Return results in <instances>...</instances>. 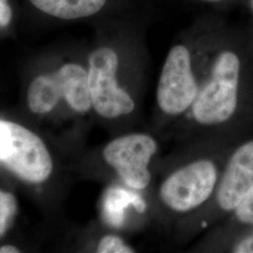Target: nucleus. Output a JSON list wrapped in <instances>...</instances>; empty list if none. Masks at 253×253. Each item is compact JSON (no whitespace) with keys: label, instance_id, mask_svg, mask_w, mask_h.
<instances>
[{"label":"nucleus","instance_id":"8","mask_svg":"<svg viewBox=\"0 0 253 253\" xmlns=\"http://www.w3.org/2000/svg\"><path fill=\"white\" fill-rule=\"evenodd\" d=\"M64 98L72 108L84 114L92 107L88 72L78 64L64 65L56 73Z\"/></svg>","mask_w":253,"mask_h":253},{"label":"nucleus","instance_id":"2","mask_svg":"<svg viewBox=\"0 0 253 253\" xmlns=\"http://www.w3.org/2000/svg\"><path fill=\"white\" fill-rule=\"evenodd\" d=\"M240 70L237 54L231 51L218 54L209 76L200 85L189 114L182 121L190 129V137L210 141L212 131L234 118L238 107Z\"/></svg>","mask_w":253,"mask_h":253},{"label":"nucleus","instance_id":"11","mask_svg":"<svg viewBox=\"0 0 253 253\" xmlns=\"http://www.w3.org/2000/svg\"><path fill=\"white\" fill-rule=\"evenodd\" d=\"M135 247L128 244L126 240L118 235H104L98 243L97 253H134Z\"/></svg>","mask_w":253,"mask_h":253},{"label":"nucleus","instance_id":"13","mask_svg":"<svg viewBox=\"0 0 253 253\" xmlns=\"http://www.w3.org/2000/svg\"><path fill=\"white\" fill-rule=\"evenodd\" d=\"M235 217L243 224L253 225V185L245 194L234 211Z\"/></svg>","mask_w":253,"mask_h":253},{"label":"nucleus","instance_id":"18","mask_svg":"<svg viewBox=\"0 0 253 253\" xmlns=\"http://www.w3.org/2000/svg\"><path fill=\"white\" fill-rule=\"evenodd\" d=\"M251 3H252V7H253V0H251Z\"/></svg>","mask_w":253,"mask_h":253},{"label":"nucleus","instance_id":"17","mask_svg":"<svg viewBox=\"0 0 253 253\" xmlns=\"http://www.w3.org/2000/svg\"><path fill=\"white\" fill-rule=\"evenodd\" d=\"M207 1H209V2H217V1H220V0H207Z\"/></svg>","mask_w":253,"mask_h":253},{"label":"nucleus","instance_id":"9","mask_svg":"<svg viewBox=\"0 0 253 253\" xmlns=\"http://www.w3.org/2000/svg\"><path fill=\"white\" fill-rule=\"evenodd\" d=\"M107 0H30L32 5L55 18L74 20L99 12Z\"/></svg>","mask_w":253,"mask_h":253},{"label":"nucleus","instance_id":"10","mask_svg":"<svg viewBox=\"0 0 253 253\" xmlns=\"http://www.w3.org/2000/svg\"><path fill=\"white\" fill-rule=\"evenodd\" d=\"M62 98L60 84L55 73L36 77L28 88V106L33 113L50 112Z\"/></svg>","mask_w":253,"mask_h":253},{"label":"nucleus","instance_id":"3","mask_svg":"<svg viewBox=\"0 0 253 253\" xmlns=\"http://www.w3.org/2000/svg\"><path fill=\"white\" fill-rule=\"evenodd\" d=\"M200 85L190 50L182 44L173 46L163 64L156 91L157 113L163 124H180L196 100Z\"/></svg>","mask_w":253,"mask_h":253},{"label":"nucleus","instance_id":"7","mask_svg":"<svg viewBox=\"0 0 253 253\" xmlns=\"http://www.w3.org/2000/svg\"><path fill=\"white\" fill-rule=\"evenodd\" d=\"M253 185V140H252L236 148L228 159L220 174L215 195L208 208L214 205L219 212H234Z\"/></svg>","mask_w":253,"mask_h":253},{"label":"nucleus","instance_id":"5","mask_svg":"<svg viewBox=\"0 0 253 253\" xmlns=\"http://www.w3.org/2000/svg\"><path fill=\"white\" fill-rule=\"evenodd\" d=\"M119 57L106 46L94 50L88 58V81L92 107L104 119H137L141 105L118 83Z\"/></svg>","mask_w":253,"mask_h":253},{"label":"nucleus","instance_id":"15","mask_svg":"<svg viewBox=\"0 0 253 253\" xmlns=\"http://www.w3.org/2000/svg\"><path fill=\"white\" fill-rule=\"evenodd\" d=\"M235 253H253V234L246 236L233 247Z\"/></svg>","mask_w":253,"mask_h":253},{"label":"nucleus","instance_id":"16","mask_svg":"<svg viewBox=\"0 0 253 253\" xmlns=\"http://www.w3.org/2000/svg\"><path fill=\"white\" fill-rule=\"evenodd\" d=\"M20 253L17 248L13 247V246H3V247H0V253Z\"/></svg>","mask_w":253,"mask_h":253},{"label":"nucleus","instance_id":"1","mask_svg":"<svg viewBox=\"0 0 253 253\" xmlns=\"http://www.w3.org/2000/svg\"><path fill=\"white\" fill-rule=\"evenodd\" d=\"M222 169L213 155L211 141L206 149L194 150L176 161L163 174L155 191L160 214L179 223L196 220L212 202Z\"/></svg>","mask_w":253,"mask_h":253},{"label":"nucleus","instance_id":"14","mask_svg":"<svg viewBox=\"0 0 253 253\" xmlns=\"http://www.w3.org/2000/svg\"><path fill=\"white\" fill-rule=\"evenodd\" d=\"M12 19V9L8 0H0V27L9 26Z\"/></svg>","mask_w":253,"mask_h":253},{"label":"nucleus","instance_id":"4","mask_svg":"<svg viewBox=\"0 0 253 253\" xmlns=\"http://www.w3.org/2000/svg\"><path fill=\"white\" fill-rule=\"evenodd\" d=\"M161 152L159 138L134 130L109 142L102 151L104 162L128 190L144 192L154 180V163Z\"/></svg>","mask_w":253,"mask_h":253},{"label":"nucleus","instance_id":"12","mask_svg":"<svg viewBox=\"0 0 253 253\" xmlns=\"http://www.w3.org/2000/svg\"><path fill=\"white\" fill-rule=\"evenodd\" d=\"M16 210L17 203L15 197L11 193L0 190V236L8 230Z\"/></svg>","mask_w":253,"mask_h":253},{"label":"nucleus","instance_id":"6","mask_svg":"<svg viewBox=\"0 0 253 253\" xmlns=\"http://www.w3.org/2000/svg\"><path fill=\"white\" fill-rule=\"evenodd\" d=\"M0 162L23 180L45 181L53 163L43 142L32 131L16 123L0 120Z\"/></svg>","mask_w":253,"mask_h":253}]
</instances>
